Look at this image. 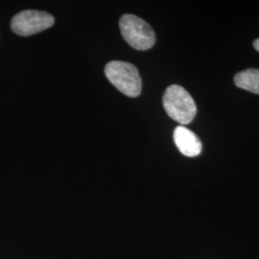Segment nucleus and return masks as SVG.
I'll list each match as a JSON object with an SVG mask.
<instances>
[{"label":"nucleus","instance_id":"423d86ee","mask_svg":"<svg viewBox=\"0 0 259 259\" xmlns=\"http://www.w3.org/2000/svg\"><path fill=\"white\" fill-rule=\"evenodd\" d=\"M234 83L242 90L259 94V69L250 68L234 76Z\"/></svg>","mask_w":259,"mask_h":259},{"label":"nucleus","instance_id":"20e7f679","mask_svg":"<svg viewBox=\"0 0 259 259\" xmlns=\"http://www.w3.org/2000/svg\"><path fill=\"white\" fill-rule=\"evenodd\" d=\"M54 22L53 16L47 12L25 10L12 19L11 28L17 35L29 37L51 27Z\"/></svg>","mask_w":259,"mask_h":259},{"label":"nucleus","instance_id":"f257e3e1","mask_svg":"<svg viewBox=\"0 0 259 259\" xmlns=\"http://www.w3.org/2000/svg\"><path fill=\"white\" fill-rule=\"evenodd\" d=\"M163 108L167 114L182 126L189 124L197 113V106L192 96L181 85L168 87L163 95Z\"/></svg>","mask_w":259,"mask_h":259},{"label":"nucleus","instance_id":"39448f33","mask_svg":"<svg viewBox=\"0 0 259 259\" xmlns=\"http://www.w3.org/2000/svg\"><path fill=\"white\" fill-rule=\"evenodd\" d=\"M174 141L180 152L185 157H197L202 152V142L191 130L178 126L174 131Z\"/></svg>","mask_w":259,"mask_h":259},{"label":"nucleus","instance_id":"7ed1b4c3","mask_svg":"<svg viewBox=\"0 0 259 259\" xmlns=\"http://www.w3.org/2000/svg\"><path fill=\"white\" fill-rule=\"evenodd\" d=\"M119 27L127 44L137 50H148L156 42L154 30L145 20L135 15H123L119 20Z\"/></svg>","mask_w":259,"mask_h":259},{"label":"nucleus","instance_id":"0eeeda50","mask_svg":"<svg viewBox=\"0 0 259 259\" xmlns=\"http://www.w3.org/2000/svg\"><path fill=\"white\" fill-rule=\"evenodd\" d=\"M253 47L255 48L256 51H258L259 52V38L255 39V40L253 41Z\"/></svg>","mask_w":259,"mask_h":259},{"label":"nucleus","instance_id":"f03ea898","mask_svg":"<svg viewBox=\"0 0 259 259\" xmlns=\"http://www.w3.org/2000/svg\"><path fill=\"white\" fill-rule=\"evenodd\" d=\"M109 82L129 97H138L142 90V81L138 68L130 63L111 61L105 67Z\"/></svg>","mask_w":259,"mask_h":259}]
</instances>
